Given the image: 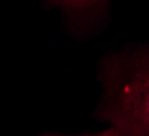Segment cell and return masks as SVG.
Returning <instances> with one entry per match:
<instances>
[{
	"mask_svg": "<svg viewBox=\"0 0 149 136\" xmlns=\"http://www.w3.org/2000/svg\"><path fill=\"white\" fill-rule=\"evenodd\" d=\"M100 117L118 136H149V53L105 62Z\"/></svg>",
	"mask_w": 149,
	"mask_h": 136,
	"instance_id": "obj_1",
	"label": "cell"
},
{
	"mask_svg": "<svg viewBox=\"0 0 149 136\" xmlns=\"http://www.w3.org/2000/svg\"><path fill=\"white\" fill-rule=\"evenodd\" d=\"M56 4H62L71 10H86L90 7H95L104 0H52Z\"/></svg>",
	"mask_w": 149,
	"mask_h": 136,
	"instance_id": "obj_2",
	"label": "cell"
},
{
	"mask_svg": "<svg viewBox=\"0 0 149 136\" xmlns=\"http://www.w3.org/2000/svg\"><path fill=\"white\" fill-rule=\"evenodd\" d=\"M46 136H59V135H46ZM79 136H118V135L114 129L110 127L109 129L102 131V132H100V133H87V135H79Z\"/></svg>",
	"mask_w": 149,
	"mask_h": 136,
	"instance_id": "obj_3",
	"label": "cell"
}]
</instances>
